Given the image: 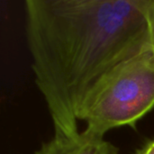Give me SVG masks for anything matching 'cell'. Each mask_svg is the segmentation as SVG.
Returning a JSON list of instances; mask_svg holds the SVG:
<instances>
[{"mask_svg":"<svg viewBox=\"0 0 154 154\" xmlns=\"http://www.w3.org/2000/svg\"><path fill=\"white\" fill-rule=\"evenodd\" d=\"M134 154H154V139H152L144 143Z\"/></svg>","mask_w":154,"mask_h":154,"instance_id":"5b68a950","label":"cell"},{"mask_svg":"<svg viewBox=\"0 0 154 154\" xmlns=\"http://www.w3.org/2000/svg\"><path fill=\"white\" fill-rule=\"evenodd\" d=\"M147 22L150 36V48L151 52L154 57V0H148Z\"/></svg>","mask_w":154,"mask_h":154,"instance_id":"277c9868","label":"cell"},{"mask_svg":"<svg viewBox=\"0 0 154 154\" xmlns=\"http://www.w3.org/2000/svg\"><path fill=\"white\" fill-rule=\"evenodd\" d=\"M148 0H26L25 32L35 84L54 136L73 137L92 87L119 62L151 51Z\"/></svg>","mask_w":154,"mask_h":154,"instance_id":"6da1fadb","label":"cell"},{"mask_svg":"<svg viewBox=\"0 0 154 154\" xmlns=\"http://www.w3.org/2000/svg\"><path fill=\"white\" fill-rule=\"evenodd\" d=\"M154 108V57L151 51L126 59L107 70L85 97L77 115L86 130L105 134L137 123Z\"/></svg>","mask_w":154,"mask_h":154,"instance_id":"7a4b0ae2","label":"cell"},{"mask_svg":"<svg viewBox=\"0 0 154 154\" xmlns=\"http://www.w3.org/2000/svg\"><path fill=\"white\" fill-rule=\"evenodd\" d=\"M119 149L104 136L88 130L73 137L53 136L42 143L34 154H118Z\"/></svg>","mask_w":154,"mask_h":154,"instance_id":"3957f363","label":"cell"}]
</instances>
